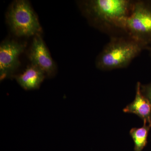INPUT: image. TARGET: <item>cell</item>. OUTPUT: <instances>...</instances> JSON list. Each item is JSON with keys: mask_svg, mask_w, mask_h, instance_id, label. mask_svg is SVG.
<instances>
[{"mask_svg": "<svg viewBox=\"0 0 151 151\" xmlns=\"http://www.w3.org/2000/svg\"><path fill=\"white\" fill-rule=\"evenodd\" d=\"M134 1L84 0L77 2L90 25L111 37L126 34L125 27Z\"/></svg>", "mask_w": 151, "mask_h": 151, "instance_id": "1", "label": "cell"}, {"mask_svg": "<svg viewBox=\"0 0 151 151\" xmlns=\"http://www.w3.org/2000/svg\"><path fill=\"white\" fill-rule=\"evenodd\" d=\"M145 50V46L125 34L110 37L95 60V66L102 70L124 68Z\"/></svg>", "mask_w": 151, "mask_h": 151, "instance_id": "2", "label": "cell"}, {"mask_svg": "<svg viewBox=\"0 0 151 151\" xmlns=\"http://www.w3.org/2000/svg\"><path fill=\"white\" fill-rule=\"evenodd\" d=\"M6 19L13 34L18 37H30L41 34L38 19L26 0L14 1L9 7Z\"/></svg>", "mask_w": 151, "mask_h": 151, "instance_id": "3", "label": "cell"}, {"mask_svg": "<svg viewBox=\"0 0 151 151\" xmlns=\"http://www.w3.org/2000/svg\"><path fill=\"white\" fill-rule=\"evenodd\" d=\"M126 34L151 48V3L134 1L131 13L125 24Z\"/></svg>", "mask_w": 151, "mask_h": 151, "instance_id": "4", "label": "cell"}, {"mask_svg": "<svg viewBox=\"0 0 151 151\" xmlns=\"http://www.w3.org/2000/svg\"><path fill=\"white\" fill-rule=\"evenodd\" d=\"M26 42L6 39L0 45V79L14 77L20 65V55L24 52Z\"/></svg>", "mask_w": 151, "mask_h": 151, "instance_id": "5", "label": "cell"}, {"mask_svg": "<svg viewBox=\"0 0 151 151\" xmlns=\"http://www.w3.org/2000/svg\"><path fill=\"white\" fill-rule=\"evenodd\" d=\"M28 55L31 64L43 70L46 76L52 77L55 75L56 64L52 58L41 35L34 37Z\"/></svg>", "mask_w": 151, "mask_h": 151, "instance_id": "6", "label": "cell"}, {"mask_svg": "<svg viewBox=\"0 0 151 151\" xmlns=\"http://www.w3.org/2000/svg\"><path fill=\"white\" fill-rule=\"evenodd\" d=\"M141 85L140 82H137L134 100L124 108L123 111L136 114L143 120L144 124L151 127V104L142 94Z\"/></svg>", "mask_w": 151, "mask_h": 151, "instance_id": "7", "label": "cell"}, {"mask_svg": "<svg viewBox=\"0 0 151 151\" xmlns=\"http://www.w3.org/2000/svg\"><path fill=\"white\" fill-rule=\"evenodd\" d=\"M46 77L43 70L31 63L22 73L14 78L24 90H32L39 89Z\"/></svg>", "mask_w": 151, "mask_h": 151, "instance_id": "8", "label": "cell"}, {"mask_svg": "<svg viewBox=\"0 0 151 151\" xmlns=\"http://www.w3.org/2000/svg\"><path fill=\"white\" fill-rule=\"evenodd\" d=\"M151 127L144 124L139 128H133L130 132V134L134 142V151H142L147 142L149 131Z\"/></svg>", "mask_w": 151, "mask_h": 151, "instance_id": "9", "label": "cell"}, {"mask_svg": "<svg viewBox=\"0 0 151 151\" xmlns=\"http://www.w3.org/2000/svg\"><path fill=\"white\" fill-rule=\"evenodd\" d=\"M141 91L143 95L151 104V82L146 85L141 84Z\"/></svg>", "mask_w": 151, "mask_h": 151, "instance_id": "10", "label": "cell"}, {"mask_svg": "<svg viewBox=\"0 0 151 151\" xmlns=\"http://www.w3.org/2000/svg\"><path fill=\"white\" fill-rule=\"evenodd\" d=\"M149 50L150 51V57L151 58V48H150V49Z\"/></svg>", "mask_w": 151, "mask_h": 151, "instance_id": "11", "label": "cell"}, {"mask_svg": "<svg viewBox=\"0 0 151 151\" xmlns=\"http://www.w3.org/2000/svg\"><path fill=\"white\" fill-rule=\"evenodd\" d=\"M150 1L151 3V1Z\"/></svg>", "mask_w": 151, "mask_h": 151, "instance_id": "12", "label": "cell"}]
</instances>
